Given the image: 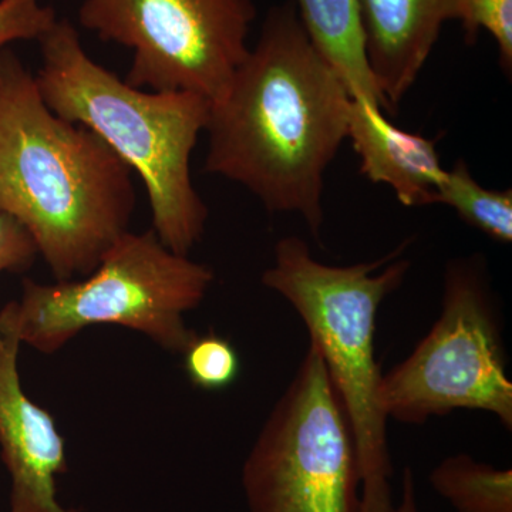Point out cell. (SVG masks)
<instances>
[{
    "instance_id": "cell-1",
    "label": "cell",
    "mask_w": 512,
    "mask_h": 512,
    "mask_svg": "<svg viewBox=\"0 0 512 512\" xmlns=\"http://www.w3.org/2000/svg\"><path fill=\"white\" fill-rule=\"evenodd\" d=\"M350 101L286 0L269 9L258 42L210 104L205 171L241 184L268 211L301 215L319 238L325 174L348 138Z\"/></svg>"
},
{
    "instance_id": "cell-2",
    "label": "cell",
    "mask_w": 512,
    "mask_h": 512,
    "mask_svg": "<svg viewBox=\"0 0 512 512\" xmlns=\"http://www.w3.org/2000/svg\"><path fill=\"white\" fill-rule=\"evenodd\" d=\"M133 171L96 133L60 119L15 53H0V211L56 281L92 274L136 207Z\"/></svg>"
},
{
    "instance_id": "cell-3",
    "label": "cell",
    "mask_w": 512,
    "mask_h": 512,
    "mask_svg": "<svg viewBox=\"0 0 512 512\" xmlns=\"http://www.w3.org/2000/svg\"><path fill=\"white\" fill-rule=\"evenodd\" d=\"M40 94L60 119L96 133L140 175L153 231L188 255L204 235L208 208L191 178V156L205 133L210 101L190 92H144L87 55L79 32L57 19L39 40Z\"/></svg>"
},
{
    "instance_id": "cell-4",
    "label": "cell",
    "mask_w": 512,
    "mask_h": 512,
    "mask_svg": "<svg viewBox=\"0 0 512 512\" xmlns=\"http://www.w3.org/2000/svg\"><path fill=\"white\" fill-rule=\"evenodd\" d=\"M406 245L377 261L330 266L316 261L303 239L285 237L276 244L274 265L262 275V284L301 316L328 367L355 441L360 512L394 511L375 333L380 305L409 271L410 261L397 259Z\"/></svg>"
},
{
    "instance_id": "cell-5",
    "label": "cell",
    "mask_w": 512,
    "mask_h": 512,
    "mask_svg": "<svg viewBox=\"0 0 512 512\" xmlns=\"http://www.w3.org/2000/svg\"><path fill=\"white\" fill-rule=\"evenodd\" d=\"M212 282L211 268L165 248L153 229L128 231L82 281L25 279L22 298L0 309V326L45 355L93 325L124 326L184 353L197 336L185 313L198 308Z\"/></svg>"
},
{
    "instance_id": "cell-6",
    "label": "cell",
    "mask_w": 512,
    "mask_h": 512,
    "mask_svg": "<svg viewBox=\"0 0 512 512\" xmlns=\"http://www.w3.org/2000/svg\"><path fill=\"white\" fill-rule=\"evenodd\" d=\"M249 512H360L355 441L315 346L242 467Z\"/></svg>"
},
{
    "instance_id": "cell-7",
    "label": "cell",
    "mask_w": 512,
    "mask_h": 512,
    "mask_svg": "<svg viewBox=\"0 0 512 512\" xmlns=\"http://www.w3.org/2000/svg\"><path fill=\"white\" fill-rule=\"evenodd\" d=\"M380 404L387 420L404 424H423L454 410H480L512 430V383L505 372L503 339L477 262L447 265L440 318L412 355L383 375Z\"/></svg>"
},
{
    "instance_id": "cell-8",
    "label": "cell",
    "mask_w": 512,
    "mask_h": 512,
    "mask_svg": "<svg viewBox=\"0 0 512 512\" xmlns=\"http://www.w3.org/2000/svg\"><path fill=\"white\" fill-rule=\"evenodd\" d=\"M254 0H83L79 22L133 50L126 82L220 99L247 57Z\"/></svg>"
},
{
    "instance_id": "cell-9",
    "label": "cell",
    "mask_w": 512,
    "mask_h": 512,
    "mask_svg": "<svg viewBox=\"0 0 512 512\" xmlns=\"http://www.w3.org/2000/svg\"><path fill=\"white\" fill-rule=\"evenodd\" d=\"M18 336L0 326V457L10 476L9 512H74L57 498L66 443L52 414L20 383Z\"/></svg>"
},
{
    "instance_id": "cell-10",
    "label": "cell",
    "mask_w": 512,
    "mask_h": 512,
    "mask_svg": "<svg viewBox=\"0 0 512 512\" xmlns=\"http://www.w3.org/2000/svg\"><path fill=\"white\" fill-rule=\"evenodd\" d=\"M370 72L392 114L457 20V0H356Z\"/></svg>"
},
{
    "instance_id": "cell-11",
    "label": "cell",
    "mask_w": 512,
    "mask_h": 512,
    "mask_svg": "<svg viewBox=\"0 0 512 512\" xmlns=\"http://www.w3.org/2000/svg\"><path fill=\"white\" fill-rule=\"evenodd\" d=\"M348 138L367 180L392 188L406 207L436 204L446 173L437 151L439 138L400 130L382 110L355 100L349 106Z\"/></svg>"
},
{
    "instance_id": "cell-12",
    "label": "cell",
    "mask_w": 512,
    "mask_h": 512,
    "mask_svg": "<svg viewBox=\"0 0 512 512\" xmlns=\"http://www.w3.org/2000/svg\"><path fill=\"white\" fill-rule=\"evenodd\" d=\"M303 28L352 100L392 113L367 63L356 0H293Z\"/></svg>"
},
{
    "instance_id": "cell-13",
    "label": "cell",
    "mask_w": 512,
    "mask_h": 512,
    "mask_svg": "<svg viewBox=\"0 0 512 512\" xmlns=\"http://www.w3.org/2000/svg\"><path fill=\"white\" fill-rule=\"evenodd\" d=\"M430 484L456 512H512L511 468L490 466L460 453L434 467Z\"/></svg>"
},
{
    "instance_id": "cell-14",
    "label": "cell",
    "mask_w": 512,
    "mask_h": 512,
    "mask_svg": "<svg viewBox=\"0 0 512 512\" xmlns=\"http://www.w3.org/2000/svg\"><path fill=\"white\" fill-rule=\"evenodd\" d=\"M436 204L453 208L461 220L493 241L511 244L512 191L481 187L463 160L444 173L437 188Z\"/></svg>"
},
{
    "instance_id": "cell-15",
    "label": "cell",
    "mask_w": 512,
    "mask_h": 512,
    "mask_svg": "<svg viewBox=\"0 0 512 512\" xmlns=\"http://www.w3.org/2000/svg\"><path fill=\"white\" fill-rule=\"evenodd\" d=\"M183 355L185 372L192 384L210 392L227 389L237 380L241 369L232 343L215 333L195 336Z\"/></svg>"
},
{
    "instance_id": "cell-16",
    "label": "cell",
    "mask_w": 512,
    "mask_h": 512,
    "mask_svg": "<svg viewBox=\"0 0 512 512\" xmlns=\"http://www.w3.org/2000/svg\"><path fill=\"white\" fill-rule=\"evenodd\" d=\"M457 22L463 26L468 45L481 32L493 37L505 73L512 70V0H457Z\"/></svg>"
},
{
    "instance_id": "cell-17",
    "label": "cell",
    "mask_w": 512,
    "mask_h": 512,
    "mask_svg": "<svg viewBox=\"0 0 512 512\" xmlns=\"http://www.w3.org/2000/svg\"><path fill=\"white\" fill-rule=\"evenodd\" d=\"M56 22V10L42 0H0V53L18 40L39 42Z\"/></svg>"
},
{
    "instance_id": "cell-18",
    "label": "cell",
    "mask_w": 512,
    "mask_h": 512,
    "mask_svg": "<svg viewBox=\"0 0 512 512\" xmlns=\"http://www.w3.org/2000/svg\"><path fill=\"white\" fill-rule=\"evenodd\" d=\"M37 254L29 232L15 218L0 211V274L26 271Z\"/></svg>"
},
{
    "instance_id": "cell-19",
    "label": "cell",
    "mask_w": 512,
    "mask_h": 512,
    "mask_svg": "<svg viewBox=\"0 0 512 512\" xmlns=\"http://www.w3.org/2000/svg\"><path fill=\"white\" fill-rule=\"evenodd\" d=\"M393 512H419V505H417L416 483H414V476L412 468H404L402 478V500L397 507H394Z\"/></svg>"
}]
</instances>
